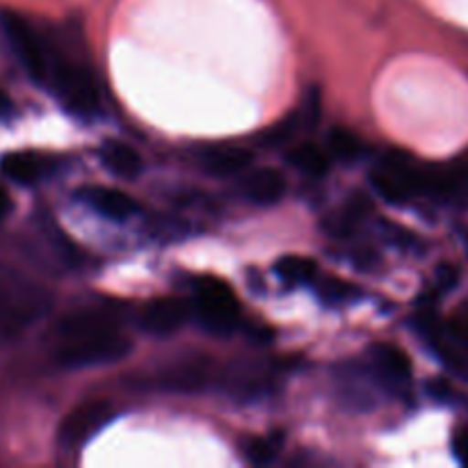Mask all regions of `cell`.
Instances as JSON below:
<instances>
[{"mask_svg":"<svg viewBox=\"0 0 468 468\" xmlns=\"http://www.w3.org/2000/svg\"><path fill=\"white\" fill-rule=\"evenodd\" d=\"M131 350V338L114 329V332L96 334V336L59 341V347L55 350V361L64 368H90V366L117 364V361L126 359Z\"/></svg>","mask_w":468,"mask_h":468,"instance_id":"cell-1","label":"cell"},{"mask_svg":"<svg viewBox=\"0 0 468 468\" xmlns=\"http://www.w3.org/2000/svg\"><path fill=\"white\" fill-rule=\"evenodd\" d=\"M3 23V32L7 37L9 46H12L14 55L21 62L23 71L32 78L35 82L44 85L50 80V67L48 58H46V50L41 46L39 37H37L35 27L16 12H3L0 16Z\"/></svg>","mask_w":468,"mask_h":468,"instance_id":"cell-2","label":"cell"},{"mask_svg":"<svg viewBox=\"0 0 468 468\" xmlns=\"http://www.w3.org/2000/svg\"><path fill=\"white\" fill-rule=\"evenodd\" d=\"M197 315L210 334L229 336L238 324L240 304L227 283L204 279L197 288Z\"/></svg>","mask_w":468,"mask_h":468,"instance_id":"cell-3","label":"cell"},{"mask_svg":"<svg viewBox=\"0 0 468 468\" xmlns=\"http://www.w3.org/2000/svg\"><path fill=\"white\" fill-rule=\"evenodd\" d=\"M55 94L76 117H91L99 110V90L90 71L76 64H58L50 76Z\"/></svg>","mask_w":468,"mask_h":468,"instance_id":"cell-4","label":"cell"},{"mask_svg":"<svg viewBox=\"0 0 468 468\" xmlns=\"http://www.w3.org/2000/svg\"><path fill=\"white\" fill-rule=\"evenodd\" d=\"M114 416L112 405L108 400H87L71 411L59 425V443L64 448H78L90 441L105 423Z\"/></svg>","mask_w":468,"mask_h":468,"instance_id":"cell-5","label":"cell"},{"mask_svg":"<svg viewBox=\"0 0 468 468\" xmlns=\"http://www.w3.org/2000/svg\"><path fill=\"white\" fill-rule=\"evenodd\" d=\"M213 378V364L208 359H204V356H195L190 361H181V364H174L169 368H165L155 378V387L172 393H199L204 388H208Z\"/></svg>","mask_w":468,"mask_h":468,"instance_id":"cell-6","label":"cell"},{"mask_svg":"<svg viewBox=\"0 0 468 468\" xmlns=\"http://www.w3.org/2000/svg\"><path fill=\"white\" fill-rule=\"evenodd\" d=\"M119 329L117 315L105 309H80L67 314L58 323L59 341H71V338L96 336V334L114 332Z\"/></svg>","mask_w":468,"mask_h":468,"instance_id":"cell-7","label":"cell"},{"mask_svg":"<svg viewBox=\"0 0 468 468\" xmlns=\"http://www.w3.org/2000/svg\"><path fill=\"white\" fill-rule=\"evenodd\" d=\"M80 195L90 208H94L96 213L112 219V222H128L140 213L137 201L126 192L114 190V187H87Z\"/></svg>","mask_w":468,"mask_h":468,"instance_id":"cell-8","label":"cell"},{"mask_svg":"<svg viewBox=\"0 0 468 468\" xmlns=\"http://www.w3.org/2000/svg\"><path fill=\"white\" fill-rule=\"evenodd\" d=\"M187 320V306L181 300H155L142 311L140 324L151 336H169L178 332Z\"/></svg>","mask_w":468,"mask_h":468,"instance_id":"cell-9","label":"cell"},{"mask_svg":"<svg viewBox=\"0 0 468 468\" xmlns=\"http://www.w3.org/2000/svg\"><path fill=\"white\" fill-rule=\"evenodd\" d=\"M0 172L18 186H37L50 174V163L32 151H12L0 158Z\"/></svg>","mask_w":468,"mask_h":468,"instance_id":"cell-10","label":"cell"},{"mask_svg":"<svg viewBox=\"0 0 468 468\" xmlns=\"http://www.w3.org/2000/svg\"><path fill=\"white\" fill-rule=\"evenodd\" d=\"M201 167L210 176H238V174L250 172L254 163V154L245 146H213V149L201 154Z\"/></svg>","mask_w":468,"mask_h":468,"instance_id":"cell-11","label":"cell"},{"mask_svg":"<svg viewBox=\"0 0 468 468\" xmlns=\"http://www.w3.org/2000/svg\"><path fill=\"white\" fill-rule=\"evenodd\" d=\"M242 195L256 206H272L286 195V178L277 169L261 167L254 172H245L242 178Z\"/></svg>","mask_w":468,"mask_h":468,"instance_id":"cell-12","label":"cell"},{"mask_svg":"<svg viewBox=\"0 0 468 468\" xmlns=\"http://www.w3.org/2000/svg\"><path fill=\"white\" fill-rule=\"evenodd\" d=\"M373 361H375V368H378L379 378L387 379L388 384L393 387H402L411 379V364H410V356L396 346H378L373 350Z\"/></svg>","mask_w":468,"mask_h":468,"instance_id":"cell-13","label":"cell"},{"mask_svg":"<svg viewBox=\"0 0 468 468\" xmlns=\"http://www.w3.org/2000/svg\"><path fill=\"white\" fill-rule=\"evenodd\" d=\"M103 165L119 178H137L142 172V158L133 146L123 142H108L103 146Z\"/></svg>","mask_w":468,"mask_h":468,"instance_id":"cell-14","label":"cell"},{"mask_svg":"<svg viewBox=\"0 0 468 468\" xmlns=\"http://www.w3.org/2000/svg\"><path fill=\"white\" fill-rule=\"evenodd\" d=\"M37 314V302L14 300L3 286H0V332H16L27 320Z\"/></svg>","mask_w":468,"mask_h":468,"instance_id":"cell-15","label":"cell"},{"mask_svg":"<svg viewBox=\"0 0 468 468\" xmlns=\"http://www.w3.org/2000/svg\"><path fill=\"white\" fill-rule=\"evenodd\" d=\"M291 163L300 169L302 174L309 176H323L329 169V158L320 146L315 144H300L291 151Z\"/></svg>","mask_w":468,"mask_h":468,"instance_id":"cell-16","label":"cell"},{"mask_svg":"<svg viewBox=\"0 0 468 468\" xmlns=\"http://www.w3.org/2000/svg\"><path fill=\"white\" fill-rule=\"evenodd\" d=\"M277 274L291 286L297 283H309L315 277V263L304 256H283L277 263Z\"/></svg>","mask_w":468,"mask_h":468,"instance_id":"cell-17","label":"cell"},{"mask_svg":"<svg viewBox=\"0 0 468 468\" xmlns=\"http://www.w3.org/2000/svg\"><path fill=\"white\" fill-rule=\"evenodd\" d=\"M283 446L282 434H270V437H256L250 439L245 446V455L251 464H270L279 457Z\"/></svg>","mask_w":468,"mask_h":468,"instance_id":"cell-18","label":"cell"},{"mask_svg":"<svg viewBox=\"0 0 468 468\" xmlns=\"http://www.w3.org/2000/svg\"><path fill=\"white\" fill-rule=\"evenodd\" d=\"M329 151H332V155H336L338 160L352 163V160H356L361 155L364 144H361L359 137L352 131H347V128H332V133H329Z\"/></svg>","mask_w":468,"mask_h":468,"instance_id":"cell-19","label":"cell"},{"mask_svg":"<svg viewBox=\"0 0 468 468\" xmlns=\"http://www.w3.org/2000/svg\"><path fill=\"white\" fill-rule=\"evenodd\" d=\"M300 123H304V122H302V114H292V117H286L283 122H279L277 126L268 128V131L263 133V137H261V142H263L265 146L286 144V142H291V137L297 133Z\"/></svg>","mask_w":468,"mask_h":468,"instance_id":"cell-20","label":"cell"},{"mask_svg":"<svg viewBox=\"0 0 468 468\" xmlns=\"http://www.w3.org/2000/svg\"><path fill=\"white\" fill-rule=\"evenodd\" d=\"M318 292L323 297V302H343L350 295V286L346 282H341V279H327L318 288Z\"/></svg>","mask_w":468,"mask_h":468,"instance_id":"cell-21","label":"cell"},{"mask_svg":"<svg viewBox=\"0 0 468 468\" xmlns=\"http://www.w3.org/2000/svg\"><path fill=\"white\" fill-rule=\"evenodd\" d=\"M452 334H455L457 341L462 343V346L468 347V302L464 306L460 309V314L452 318V324H451Z\"/></svg>","mask_w":468,"mask_h":468,"instance_id":"cell-22","label":"cell"},{"mask_svg":"<svg viewBox=\"0 0 468 468\" xmlns=\"http://www.w3.org/2000/svg\"><path fill=\"white\" fill-rule=\"evenodd\" d=\"M16 114H18L16 103H14L12 96H9L7 91L0 87V123L14 122V119H16Z\"/></svg>","mask_w":468,"mask_h":468,"instance_id":"cell-23","label":"cell"},{"mask_svg":"<svg viewBox=\"0 0 468 468\" xmlns=\"http://www.w3.org/2000/svg\"><path fill=\"white\" fill-rule=\"evenodd\" d=\"M457 279H460V272L452 265H441V270L437 272V286L441 291H451V288H455Z\"/></svg>","mask_w":468,"mask_h":468,"instance_id":"cell-24","label":"cell"},{"mask_svg":"<svg viewBox=\"0 0 468 468\" xmlns=\"http://www.w3.org/2000/svg\"><path fill=\"white\" fill-rule=\"evenodd\" d=\"M452 451H455V455L460 457L462 462L468 464V430H460V432L455 434V439H452Z\"/></svg>","mask_w":468,"mask_h":468,"instance_id":"cell-25","label":"cell"},{"mask_svg":"<svg viewBox=\"0 0 468 468\" xmlns=\"http://www.w3.org/2000/svg\"><path fill=\"white\" fill-rule=\"evenodd\" d=\"M9 210H12V199H9L7 190H5V187L0 186V219L7 218Z\"/></svg>","mask_w":468,"mask_h":468,"instance_id":"cell-26","label":"cell"}]
</instances>
